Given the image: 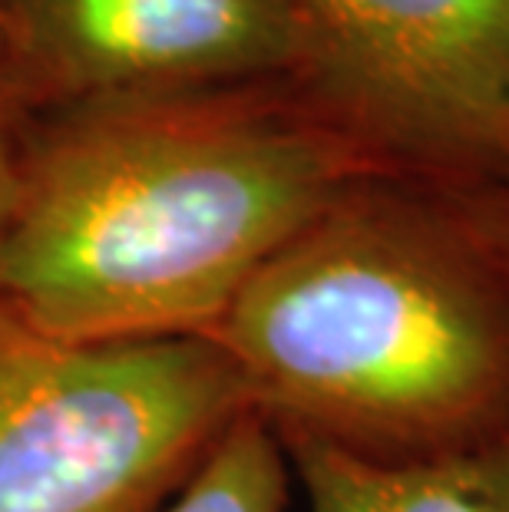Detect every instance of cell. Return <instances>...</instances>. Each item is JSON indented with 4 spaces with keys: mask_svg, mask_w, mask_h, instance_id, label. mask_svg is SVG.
Returning a JSON list of instances; mask_svg holds the SVG:
<instances>
[{
    "mask_svg": "<svg viewBox=\"0 0 509 512\" xmlns=\"http://www.w3.org/2000/svg\"><path fill=\"white\" fill-rule=\"evenodd\" d=\"M371 176L281 80L70 106L20 156L0 304L67 341L205 337L288 238Z\"/></svg>",
    "mask_w": 509,
    "mask_h": 512,
    "instance_id": "1",
    "label": "cell"
},
{
    "mask_svg": "<svg viewBox=\"0 0 509 512\" xmlns=\"http://www.w3.org/2000/svg\"><path fill=\"white\" fill-rule=\"evenodd\" d=\"M205 337L278 440L430 463L509 437V252L460 192L361 179Z\"/></svg>",
    "mask_w": 509,
    "mask_h": 512,
    "instance_id": "2",
    "label": "cell"
},
{
    "mask_svg": "<svg viewBox=\"0 0 509 512\" xmlns=\"http://www.w3.org/2000/svg\"><path fill=\"white\" fill-rule=\"evenodd\" d=\"M248 410L209 337L67 341L0 304V512H156Z\"/></svg>",
    "mask_w": 509,
    "mask_h": 512,
    "instance_id": "3",
    "label": "cell"
},
{
    "mask_svg": "<svg viewBox=\"0 0 509 512\" xmlns=\"http://www.w3.org/2000/svg\"><path fill=\"white\" fill-rule=\"evenodd\" d=\"M291 93L381 176L509 185V0H288Z\"/></svg>",
    "mask_w": 509,
    "mask_h": 512,
    "instance_id": "4",
    "label": "cell"
},
{
    "mask_svg": "<svg viewBox=\"0 0 509 512\" xmlns=\"http://www.w3.org/2000/svg\"><path fill=\"white\" fill-rule=\"evenodd\" d=\"M295 53L288 0H0V63L60 110L278 83Z\"/></svg>",
    "mask_w": 509,
    "mask_h": 512,
    "instance_id": "5",
    "label": "cell"
},
{
    "mask_svg": "<svg viewBox=\"0 0 509 512\" xmlns=\"http://www.w3.org/2000/svg\"><path fill=\"white\" fill-rule=\"evenodd\" d=\"M308 512H509V437L430 463H381L314 440H281Z\"/></svg>",
    "mask_w": 509,
    "mask_h": 512,
    "instance_id": "6",
    "label": "cell"
},
{
    "mask_svg": "<svg viewBox=\"0 0 509 512\" xmlns=\"http://www.w3.org/2000/svg\"><path fill=\"white\" fill-rule=\"evenodd\" d=\"M285 499V446L255 410H248L156 512H285Z\"/></svg>",
    "mask_w": 509,
    "mask_h": 512,
    "instance_id": "7",
    "label": "cell"
},
{
    "mask_svg": "<svg viewBox=\"0 0 509 512\" xmlns=\"http://www.w3.org/2000/svg\"><path fill=\"white\" fill-rule=\"evenodd\" d=\"M470 212L480 219V225L490 232L509 252V185H496V189H473L460 192Z\"/></svg>",
    "mask_w": 509,
    "mask_h": 512,
    "instance_id": "8",
    "label": "cell"
},
{
    "mask_svg": "<svg viewBox=\"0 0 509 512\" xmlns=\"http://www.w3.org/2000/svg\"><path fill=\"white\" fill-rule=\"evenodd\" d=\"M20 192V156L10 146V136L4 129V116H0V225L10 215Z\"/></svg>",
    "mask_w": 509,
    "mask_h": 512,
    "instance_id": "9",
    "label": "cell"
}]
</instances>
